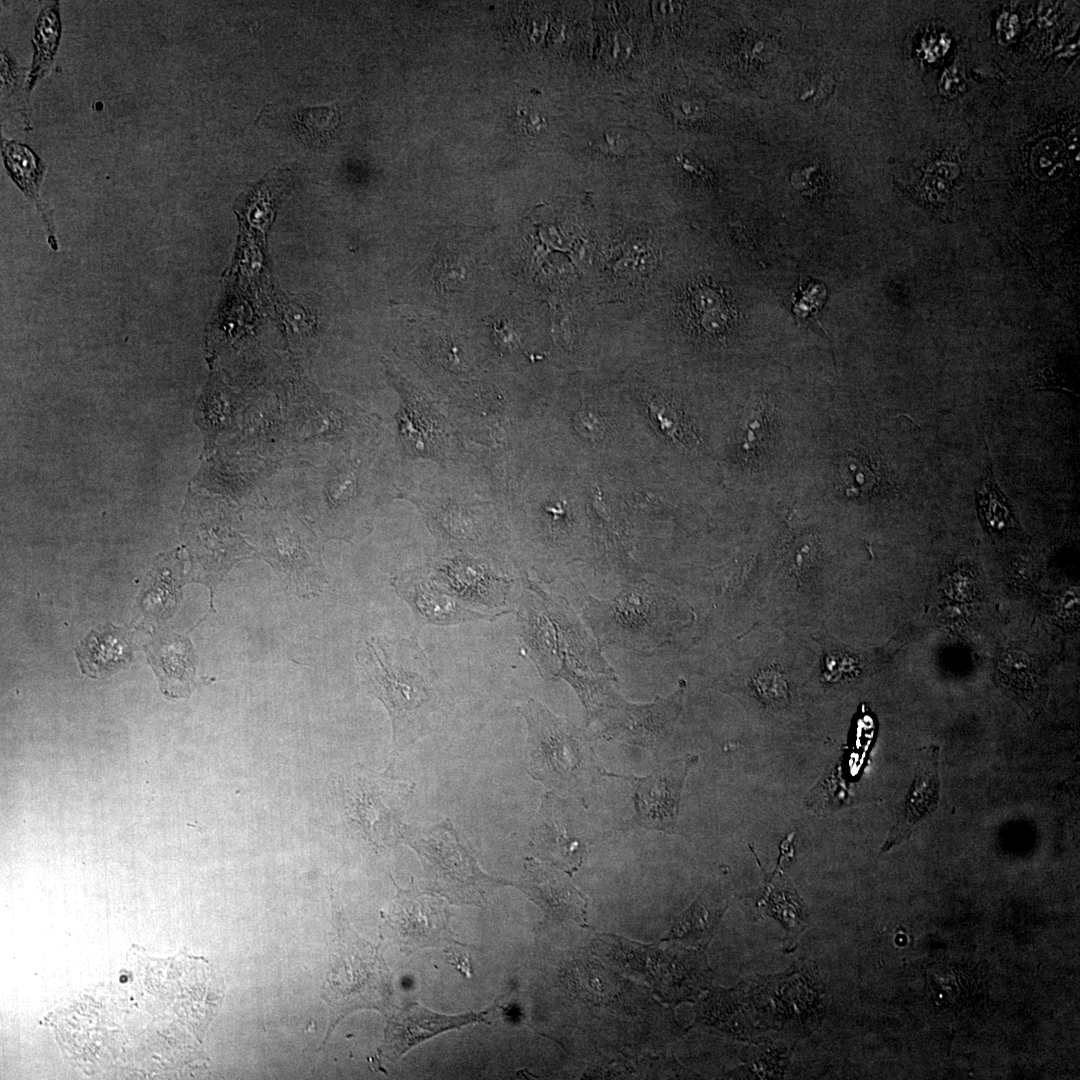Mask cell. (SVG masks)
Returning a JSON list of instances; mask_svg holds the SVG:
<instances>
[{
	"instance_id": "obj_4",
	"label": "cell",
	"mask_w": 1080,
	"mask_h": 1080,
	"mask_svg": "<svg viewBox=\"0 0 1080 1080\" xmlns=\"http://www.w3.org/2000/svg\"><path fill=\"white\" fill-rule=\"evenodd\" d=\"M517 709L527 725V767L534 779L556 791L584 795L586 786L607 775L582 729L555 716L534 698Z\"/></svg>"
},
{
	"instance_id": "obj_24",
	"label": "cell",
	"mask_w": 1080,
	"mask_h": 1080,
	"mask_svg": "<svg viewBox=\"0 0 1080 1080\" xmlns=\"http://www.w3.org/2000/svg\"><path fill=\"white\" fill-rule=\"evenodd\" d=\"M652 12L655 20L666 24L679 16L681 5L672 1H654L652 2Z\"/></svg>"
},
{
	"instance_id": "obj_1",
	"label": "cell",
	"mask_w": 1080,
	"mask_h": 1080,
	"mask_svg": "<svg viewBox=\"0 0 1080 1080\" xmlns=\"http://www.w3.org/2000/svg\"><path fill=\"white\" fill-rule=\"evenodd\" d=\"M518 624L529 657L546 679H564L582 701L588 723L617 694V678L569 603L524 577Z\"/></svg>"
},
{
	"instance_id": "obj_13",
	"label": "cell",
	"mask_w": 1080,
	"mask_h": 1080,
	"mask_svg": "<svg viewBox=\"0 0 1080 1080\" xmlns=\"http://www.w3.org/2000/svg\"><path fill=\"white\" fill-rule=\"evenodd\" d=\"M488 1011L447 1016L410 1003L394 1014L385 1030L381 1054L395 1060L420 1042L443 1031L485 1021Z\"/></svg>"
},
{
	"instance_id": "obj_21",
	"label": "cell",
	"mask_w": 1080,
	"mask_h": 1080,
	"mask_svg": "<svg viewBox=\"0 0 1080 1080\" xmlns=\"http://www.w3.org/2000/svg\"><path fill=\"white\" fill-rule=\"evenodd\" d=\"M754 686L763 702L772 707L785 706L789 701V687L785 676L776 670H764L754 679Z\"/></svg>"
},
{
	"instance_id": "obj_3",
	"label": "cell",
	"mask_w": 1080,
	"mask_h": 1080,
	"mask_svg": "<svg viewBox=\"0 0 1080 1080\" xmlns=\"http://www.w3.org/2000/svg\"><path fill=\"white\" fill-rule=\"evenodd\" d=\"M583 613L601 645L636 652L666 644L679 623L676 600L644 580L607 600L587 596Z\"/></svg>"
},
{
	"instance_id": "obj_14",
	"label": "cell",
	"mask_w": 1080,
	"mask_h": 1080,
	"mask_svg": "<svg viewBox=\"0 0 1080 1080\" xmlns=\"http://www.w3.org/2000/svg\"><path fill=\"white\" fill-rule=\"evenodd\" d=\"M1 150L8 174L24 194L37 205L47 230L49 245L53 250H58L53 211L41 200L39 193L45 165L33 150L22 143L2 138Z\"/></svg>"
},
{
	"instance_id": "obj_16",
	"label": "cell",
	"mask_w": 1080,
	"mask_h": 1080,
	"mask_svg": "<svg viewBox=\"0 0 1080 1080\" xmlns=\"http://www.w3.org/2000/svg\"><path fill=\"white\" fill-rule=\"evenodd\" d=\"M61 34L58 3H50L42 8L37 18L33 45L34 57L27 79V88L31 89L50 68Z\"/></svg>"
},
{
	"instance_id": "obj_18",
	"label": "cell",
	"mask_w": 1080,
	"mask_h": 1080,
	"mask_svg": "<svg viewBox=\"0 0 1080 1080\" xmlns=\"http://www.w3.org/2000/svg\"><path fill=\"white\" fill-rule=\"evenodd\" d=\"M338 123L339 115L334 108L311 107L296 115L294 129L303 142L320 145L331 137Z\"/></svg>"
},
{
	"instance_id": "obj_25",
	"label": "cell",
	"mask_w": 1080,
	"mask_h": 1080,
	"mask_svg": "<svg viewBox=\"0 0 1080 1080\" xmlns=\"http://www.w3.org/2000/svg\"><path fill=\"white\" fill-rule=\"evenodd\" d=\"M627 140L624 133L616 130H609L603 135L602 140L600 141V147L608 153L619 154L626 149L628 145Z\"/></svg>"
},
{
	"instance_id": "obj_6",
	"label": "cell",
	"mask_w": 1080,
	"mask_h": 1080,
	"mask_svg": "<svg viewBox=\"0 0 1080 1080\" xmlns=\"http://www.w3.org/2000/svg\"><path fill=\"white\" fill-rule=\"evenodd\" d=\"M263 557L299 596L311 597L325 583L318 541L302 522L271 515L254 536Z\"/></svg>"
},
{
	"instance_id": "obj_26",
	"label": "cell",
	"mask_w": 1080,
	"mask_h": 1080,
	"mask_svg": "<svg viewBox=\"0 0 1080 1080\" xmlns=\"http://www.w3.org/2000/svg\"><path fill=\"white\" fill-rule=\"evenodd\" d=\"M1068 150H1069L1070 156L1073 157L1074 161L1078 162L1079 161V141H1078V132H1075V130L1072 131V133L1069 136Z\"/></svg>"
},
{
	"instance_id": "obj_8",
	"label": "cell",
	"mask_w": 1080,
	"mask_h": 1080,
	"mask_svg": "<svg viewBox=\"0 0 1080 1080\" xmlns=\"http://www.w3.org/2000/svg\"><path fill=\"white\" fill-rule=\"evenodd\" d=\"M353 778L352 819L364 836L387 845L402 839L401 815L414 785L365 771Z\"/></svg>"
},
{
	"instance_id": "obj_17",
	"label": "cell",
	"mask_w": 1080,
	"mask_h": 1080,
	"mask_svg": "<svg viewBox=\"0 0 1080 1080\" xmlns=\"http://www.w3.org/2000/svg\"><path fill=\"white\" fill-rule=\"evenodd\" d=\"M173 642L170 645L172 657H161L160 667L163 670L161 688L163 693L172 697H181L189 694L190 684L193 680V666L190 663V648L187 642Z\"/></svg>"
},
{
	"instance_id": "obj_20",
	"label": "cell",
	"mask_w": 1080,
	"mask_h": 1080,
	"mask_svg": "<svg viewBox=\"0 0 1080 1080\" xmlns=\"http://www.w3.org/2000/svg\"><path fill=\"white\" fill-rule=\"evenodd\" d=\"M1065 150L1061 141L1047 138L1039 142L1032 153L1034 170L1044 177H1053L1063 168Z\"/></svg>"
},
{
	"instance_id": "obj_10",
	"label": "cell",
	"mask_w": 1080,
	"mask_h": 1080,
	"mask_svg": "<svg viewBox=\"0 0 1080 1080\" xmlns=\"http://www.w3.org/2000/svg\"><path fill=\"white\" fill-rule=\"evenodd\" d=\"M685 682L679 681L668 697H658L645 704H634L615 695L598 714L604 722V733L631 744L656 748L671 736L682 708Z\"/></svg>"
},
{
	"instance_id": "obj_19",
	"label": "cell",
	"mask_w": 1080,
	"mask_h": 1080,
	"mask_svg": "<svg viewBox=\"0 0 1080 1080\" xmlns=\"http://www.w3.org/2000/svg\"><path fill=\"white\" fill-rule=\"evenodd\" d=\"M839 467L845 491L850 496H864L878 485L879 476L867 457L861 454L846 456Z\"/></svg>"
},
{
	"instance_id": "obj_12",
	"label": "cell",
	"mask_w": 1080,
	"mask_h": 1080,
	"mask_svg": "<svg viewBox=\"0 0 1080 1080\" xmlns=\"http://www.w3.org/2000/svg\"><path fill=\"white\" fill-rule=\"evenodd\" d=\"M433 570L468 607L483 611L487 609L489 612H512L510 595L513 583L507 575L485 565L462 560L438 563Z\"/></svg>"
},
{
	"instance_id": "obj_9",
	"label": "cell",
	"mask_w": 1080,
	"mask_h": 1080,
	"mask_svg": "<svg viewBox=\"0 0 1080 1080\" xmlns=\"http://www.w3.org/2000/svg\"><path fill=\"white\" fill-rule=\"evenodd\" d=\"M397 595L409 606L417 629L494 621L505 612H483L464 604L432 569L404 571L391 580Z\"/></svg>"
},
{
	"instance_id": "obj_2",
	"label": "cell",
	"mask_w": 1080,
	"mask_h": 1080,
	"mask_svg": "<svg viewBox=\"0 0 1080 1080\" xmlns=\"http://www.w3.org/2000/svg\"><path fill=\"white\" fill-rule=\"evenodd\" d=\"M367 690L385 706L402 750L438 726L447 698L432 661L413 635L373 636L356 652Z\"/></svg>"
},
{
	"instance_id": "obj_15",
	"label": "cell",
	"mask_w": 1080,
	"mask_h": 1080,
	"mask_svg": "<svg viewBox=\"0 0 1080 1080\" xmlns=\"http://www.w3.org/2000/svg\"><path fill=\"white\" fill-rule=\"evenodd\" d=\"M84 674L102 678L129 663L133 650L124 630L108 625L91 631L76 649Z\"/></svg>"
},
{
	"instance_id": "obj_7",
	"label": "cell",
	"mask_w": 1080,
	"mask_h": 1080,
	"mask_svg": "<svg viewBox=\"0 0 1080 1080\" xmlns=\"http://www.w3.org/2000/svg\"><path fill=\"white\" fill-rule=\"evenodd\" d=\"M332 903L335 932L330 940V969L321 990L323 999L330 1007V1024L325 1041L342 1017L355 1008L368 1005L364 996L366 989L372 991L373 984L365 979L380 978L374 970L365 972L372 965L365 966L360 959L359 944L352 941V933L337 909V899L333 896Z\"/></svg>"
},
{
	"instance_id": "obj_23",
	"label": "cell",
	"mask_w": 1080,
	"mask_h": 1080,
	"mask_svg": "<svg viewBox=\"0 0 1080 1080\" xmlns=\"http://www.w3.org/2000/svg\"><path fill=\"white\" fill-rule=\"evenodd\" d=\"M631 51V40L629 35L623 31H617L613 35H610L606 45V54L608 59L614 61H621L626 59Z\"/></svg>"
},
{
	"instance_id": "obj_11",
	"label": "cell",
	"mask_w": 1080,
	"mask_h": 1080,
	"mask_svg": "<svg viewBox=\"0 0 1080 1080\" xmlns=\"http://www.w3.org/2000/svg\"><path fill=\"white\" fill-rule=\"evenodd\" d=\"M695 757L687 756L653 774L635 778L633 822L646 829L672 833L678 816L683 783Z\"/></svg>"
},
{
	"instance_id": "obj_22",
	"label": "cell",
	"mask_w": 1080,
	"mask_h": 1080,
	"mask_svg": "<svg viewBox=\"0 0 1080 1080\" xmlns=\"http://www.w3.org/2000/svg\"><path fill=\"white\" fill-rule=\"evenodd\" d=\"M793 186L803 195L813 197L825 188V179L817 166L807 167L793 172Z\"/></svg>"
},
{
	"instance_id": "obj_5",
	"label": "cell",
	"mask_w": 1080,
	"mask_h": 1080,
	"mask_svg": "<svg viewBox=\"0 0 1080 1080\" xmlns=\"http://www.w3.org/2000/svg\"><path fill=\"white\" fill-rule=\"evenodd\" d=\"M402 839L418 853L432 887L449 899L480 904L500 884L479 869L448 819L423 828L405 825Z\"/></svg>"
}]
</instances>
